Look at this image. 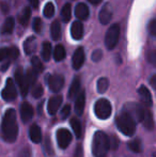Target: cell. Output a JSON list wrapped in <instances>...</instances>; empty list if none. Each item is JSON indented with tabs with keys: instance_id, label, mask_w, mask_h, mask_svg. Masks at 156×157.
I'll use <instances>...</instances> for the list:
<instances>
[{
	"instance_id": "obj_12",
	"label": "cell",
	"mask_w": 156,
	"mask_h": 157,
	"mask_svg": "<svg viewBox=\"0 0 156 157\" xmlns=\"http://www.w3.org/2000/svg\"><path fill=\"white\" fill-rule=\"evenodd\" d=\"M85 63V50L82 47H78L75 50L72 59V64H73L74 70H79Z\"/></svg>"
},
{
	"instance_id": "obj_39",
	"label": "cell",
	"mask_w": 156,
	"mask_h": 157,
	"mask_svg": "<svg viewBox=\"0 0 156 157\" xmlns=\"http://www.w3.org/2000/svg\"><path fill=\"white\" fill-rule=\"evenodd\" d=\"M44 150H45L46 152H47V154L48 155H54V150H52V147H51V144H50V140H49V138H46V141H45V145H44Z\"/></svg>"
},
{
	"instance_id": "obj_25",
	"label": "cell",
	"mask_w": 156,
	"mask_h": 157,
	"mask_svg": "<svg viewBox=\"0 0 156 157\" xmlns=\"http://www.w3.org/2000/svg\"><path fill=\"white\" fill-rule=\"evenodd\" d=\"M142 123H143L144 127L146 129H153L154 127V121H153V117H152V113L149 109L146 110V113H144V117H143V120H142Z\"/></svg>"
},
{
	"instance_id": "obj_36",
	"label": "cell",
	"mask_w": 156,
	"mask_h": 157,
	"mask_svg": "<svg viewBox=\"0 0 156 157\" xmlns=\"http://www.w3.org/2000/svg\"><path fill=\"white\" fill-rule=\"evenodd\" d=\"M70 113H71V106L70 105H65L64 107L61 109V118L63 119V120H65V119L67 118V117H70Z\"/></svg>"
},
{
	"instance_id": "obj_4",
	"label": "cell",
	"mask_w": 156,
	"mask_h": 157,
	"mask_svg": "<svg viewBox=\"0 0 156 157\" xmlns=\"http://www.w3.org/2000/svg\"><path fill=\"white\" fill-rule=\"evenodd\" d=\"M94 112H95L96 117L101 120L108 119L111 116V112H112V107H111L110 101L106 98H100L95 103Z\"/></svg>"
},
{
	"instance_id": "obj_11",
	"label": "cell",
	"mask_w": 156,
	"mask_h": 157,
	"mask_svg": "<svg viewBox=\"0 0 156 157\" xmlns=\"http://www.w3.org/2000/svg\"><path fill=\"white\" fill-rule=\"evenodd\" d=\"M34 114V110H33V107L30 105L29 103L27 101H24L21 106V121L24 123H27L29 122L30 120L32 119Z\"/></svg>"
},
{
	"instance_id": "obj_32",
	"label": "cell",
	"mask_w": 156,
	"mask_h": 157,
	"mask_svg": "<svg viewBox=\"0 0 156 157\" xmlns=\"http://www.w3.org/2000/svg\"><path fill=\"white\" fill-rule=\"evenodd\" d=\"M31 64H32V68H33V70L36 71V72L38 73V74H40V73L43 72L44 65H43L42 61L40 60L38 57H32V59H31Z\"/></svg>"
},
{
	"instance_id": "obj_10",
	"label": "cell",
	"mask_w": 156,
	"mask_h": 157,
	"mask_svg": "<svg viewBox=\"0 0 156 157\" xmlns=\"http://www.w3.org/2000/svg\"><path fill=\"white\" fill-rule=\"evenodd\" d=\"M62 96L61 95H55V96L50 97L49 101H48V105H47V110L48 113L50 116H55L57 113V111L60 108L61 104H62Z\"/></svg>"
},
{
	"instance_id": "obj_7",
	"label": "cell",
	"mask_w": 156,
	"mask_h": 157,
	"mask_svg": "<svg viewBox=\"0 0 156 157\" xmlns=\"http://www.w3.org/2000/svg\"><path fill=\"white\" fill-rule=\"evenodd\" d=\"M1 96H2V98L6 101H14V99L16 98L17 90H16V87H15L14 81L11 78H9L8 80H6V87H4V89L2 90V92H1Z\"/></svg>"
},
{
	"instance_id": "obj_18",
	"label": "cell",
	"mask_w": 156,
	"mask_h": 157,
	"mask_svg": "<svg viewBox=\"0 0 156 157\" xmlns=\"http://www.w3.org/2000/svg\"><path fill=\"white\" fill-rule=\"evenodd\" d=\"M85 104H86V95L85 92L80 91L76 97L75 101V111L78 116H81L83 113V109H85Z\"/></svg>"
},
{
	"instance_id": "obj_46",
	"label": "cell",
	"mask_w": 156,
	"mask_h": 157,
	"mask_svg": "<svg viewBox=\"0 0 156 157\" xmlns=\"http://www.w3.org/2000/svg\"><path fill=\"white\" fill-rule=\"evenodd\" d=\"M150 83H151V86L156 90V75L152 76V78H151V80H150Z\"/></svg>"
},
{
	"instance_id": "obj_22",
	"label": "cell",
	"mask_w": 156,
	"mask_h": 157,
	"mask_svg": "<svg viewBox=\"0 0 156 157\" xmlns=\"http://www.w3.org/2000/svg\"><path fill=\"white\" fill-rule=\"evenodd\" d=\"M30 17H31V9H30L29 6H27V8L24 9L21 14L18 15V21L23 26H27L30 21Z\"/></svg>"
},
{
	"instance_id": "obj_16",
	"label": "cell",
	"mask_w": 156,
	"mask_h": 157,
	"mask_svg": "<svg viewBox=\"0 0 156 157\" xmlns=\"http://www.w3.org/2000/svg\"><path fill=\"white\" fill-rule=\"evenodd\" d=\"M29 137L32 142L40 143L42 141V132L39 125L32 124L29 128Z\"/></svg>"
},
{
	"instance_id": "obj_20",
	"label": "cell",
	"mask_w": 156,
	"mask_h": 157,
	"mask_svg": "<svg viewBox=\"0 0 156 157\" xmlns=\"http://www.w3.org/2000/svg\"><path fill=\"white\" fill-rule=\"evenodd\" d=\"M24 49L26 55H31L36 50V39L34 36H30L24 43Z\"/></svg>"
},
{
	"instance_id": "obj_23",
	"label": "cell",
	"mask_w": 156,
	"mask_h": 157,
	"mask_svg": "<svg viewBox=\"0 0 156 157\" xmlns=\"http://www.w3.org/2000/svg\"><path fill=\"white\" fill-rule=\"evenodd\" d=\"M50 34H51L54 41H58L61 37V27L58 21H52L51 26H50Z\"/></svg>"
},
{
	"instance_id": "obj_37",
	"label": "cell",
	"mask_w": 156,
	"mask_h": 157,
	"mask_svg": "<svg viewBox=\"0 0 156 157\" xmlns=\"http://www.w3.org/2000/svg\"><path fill=\"white\" fill-rule=\"evenodd\" d=\"M103 58V52L101 49H96L93 52V54H92V60L94 61V62H98V61H101Z\"/></svg>"
},
{
	"instance_id": "obj_42",
	"label": "cell",
	"mask_w": 156,
	"mask_h": 157,
	"mask_svg": "<svg viewBox=\"0 0 156 157\" xmlns=\"http://www.w3.org/2000/svg\"><path fill=\"white\" fill-rule=\"evenodd\" d=\"M149 30H150L151 34L156 36V19L152 21L150 24H149Z\"/></svg>"
},
{
	"instance_id": "obj_33",
	"label": "cell",
	"mask_w": 156,
	"mask_h": 157,
	"mask_svg": "<svg viewBox=\"0 0 156 157\" xmlns=\"http://www.w3.org/2000/svg\"><path fill=\"white\" fill-rule=\"evenodd\" d=\"M128 147L134 152V153H140L142 151V144L141 141L136 139V140H133L128 143Z\"/></svg>"
},
{
	"instance_id": "obj_13",
	"label": "cell",
	"mask_w": 156,
	"mask_h": 157,
	"mask_svg": "<svg viewBox=\"0 0 156 157\" xmlns=\"http://www.w3.org/2000/svg\"><path fill=\"white\" fill-rule=\"evenodd\" d=\"M111 17H112V11H111V8H110V6H109V3H106L102 8V10H101V12H100V15H98L101 24H103V25L109 24L111 21Z\"/></svg>"
},
{
	"instance_id": "obj_19",
	"label": "cell",
	"mask_w": 156,
	"mask_h": 157,
	"mask_svg": "<svg viewBox=\"0 0 156 157\" xmlns=\"http://www.w3.org/2000/svg\"><path fill=\"white\" fill-rule=\"evenodd\" d=\"M79 92H80V79H79L78 77H75L73 82H72L71 87H70L67 96H69L70 99H74L78 95Z\"/></svg>"
},
{
	"instance_id": "obj_41",
	"label": "cell",
	"mask_w": 156,
	"mask_h": 157,
	"mask_svg": "<svg viewBox=\"0 0 156 157\" xmlns=\"http://www.w3.org/2000/svg\"><path fill=\"white\" fill-rule=\"evenodd\" d=\"M19 56V52L16 47H10V59L11 60H15L17 57Z\"/></svg>"
},
{
	"instance_id": "obj_43",
	"label": "cell",
	"mask_w": 156,
	"mask_h": 157,
	"mask_svg": "<svg viewBox=\"0 0 156 157\" xmlns=\"http://www.w3.org/2000/svg\"><path fill=\"white\" fill-rule=\"evenodd\" d=\"M109 141H110V147H112V150H116L118 147L119 145V140L117 137H112L111 138V140L109 139Z\"/></svg>"
},
{
	"instance_id": "obj_38",
	"label": "cell",
	"mask_w": 156,
	"mask_h": 157,
	"mask_svg": "<svg viewBox=\"0 0 156 157\" xmlns=\"http://www.w3.org/2000/svg\"><path fill=\"white\" fill-rule=\"evenodd\" d=\"M32 27H33V30H34V31H36V33H40V32H41V29H42V21H41V18H39V17L34 18L33 25H32Z\"/></svg>"
},
{
	"instance_id": "obj_47",
	"label": "cell",
	"mask_w": 156,
	"mask_h": 157,
	"mask_svg": "<svg viewBox=\"0 0 156 157\" xmlns=\"http://www.w3.org/2000/svg\"><path fill=\"white\" fill-rule=\"evenodd\" d=\"M88 1L90 2V3H92V4H98V3H101L102 2V0H88Z\"/></svg>"
},
{
	"instance_id": "obj_27",
	"label": "cell",
	"mask_w": 156,
	"mask_h": 157,
	"mask_svg": "<svg viewBox=\"0 0 156 157\" xmlns=\"http://www.w3.org/2000/svg\"><path fill=\"white\" fill-rule=\"evenodd\" d=\"M61 16H62V21L64 23H69L72 16V6L70 3H65L63 6L62 10H61Z\"/></svg>"
},
{
	"instance_id": "obj_40",
	"label": "cell",
	"mask_w": 156,
	"mask_h": 157,
	"mask_svg": "<svg viewBox=\"0 0 156 157\" xmlns=\"http://www.w3.org/2000/svg\"><path fill=\"white\" fill-rule=\"evenodd\" d=\"M148 60L149 62L156 67V50H152L148 54Z\"/></svg>"
},
{
	"instance_id": "obj_6",
	"label": "cell",
	"mask_w": 156,
	"mask_h": 157,
	"mask_svg": "<svg viewBox=\"0 0 156 157\" xmlns=\"http://www.w3.org/2000/svg\"><path fill=\"white\" fill-rule=\"evenodd\" d=\"M15 80H16L17 85L19 87V90H21V93L23 96H26L29 92L30 89V85L28 82L27 78H26V75L24 74L23 68L19 66V67L16 68L15 71Z\"/></svg>"
},
{
	"instance_id": "obj_44",
	"label": "cell",
	"mask_w": 156,
	"mask_h": 157,
	"mask_svg": "<svg viewBox=\"0 0 156 157\" xmlns=\"http://www.w3.org/2000/svg\"><path fill=\"white\" fill-rule=\"evenodd\" d=\"M0 9H1L2 12H3L4 14H6V13H8V11H9V6L6 3V2L2 1L1 3H0Z\"/></svg>"
},
{
	"instance_id": "obj_5",
	"label": "cell",
	"mask_w": 156,
	"mask_h": 157,
	"mask_svg": "<svg viewBox=\"0 0 156 157\" xmlns=\"http://www.w3.org/2000/svg\"><path fill=\"white\" fill-rule=\"evenodd\" d=\"M120 26L119 24H115L108 29L105 36V45L108 49H113L119 42L120 37Z\"/></svg>"
},
{
	"instance_id": "obj_26",
	"label": "cell",
	"mask_w": 156,
	"mask_h": 157,
	"mask_svg": "<svg viewBox=\"0 0 156 157\" xmlns=\"http://www.w3.org/2000/svg\"><path fill=\"white\" fill-rule=\"evenodd\" d=\"M65 56H67V52H65V49L64 47H63L62 45H57L56 47H55V50H54V58L56 61H62L64 60Z\"/></svg>"
},
{
	"instance_id": "obj_15",
	"label": "cell",
	"mask_w": 156,
	"mask_h": 157,
	"mask_svg": "<svg viewBox=\"0 0 156 157\" xmlns=\"http://www.w3.org/2000/svg\"><path fill=\"white\" fill-rule=\"evenodd\" d=\"M71 34L72 37L74 40H79L82 39V35H83V26L80 21H74L72 24V27H71Z\"/></svg>"
},
{
	"instance_id": "obj_2",
	"label": "cell",
	"mask_w": 156,
	"mask_h": 157,
	"mask_svg": "<svg viewBox=\"0 0 156 157\" xmlns=\"http://www.w3.org/2000/svg\"><path fill=\"white\" fill-rule=\"evenodd\" d=\"M110 149V141L104 132H96L92 140V152L95 157H105Z\"/></svg>"
},
{
	"instance_id": "obj_28",
	"label": "cell",
	"mask_w": 156,
	"mask_h": 157,
	"mask_svg": "<svg viewBox=\"0 0 156 157\" xmlns=\"http://www.w3.org/2000/svg\"><path fill=\"white\" fill-rule=\"evenodd\" d=\"M109 87V81L107 78L105 77H102L97 80V83H96V88H97L98 93H105L107 91Z\"/></svg>"
},
{
	"instance_id": "obj_14",
	"label": "cell",
	"mask_w": 156,
	"mask_h": 157,
	"mask_svg": "<svg viewBox=\"0 0 156 157\" xmlns=\"http://www.w3.org/2000/svg\"><path fill=\"white\" fill-rule=\"evenodd\" d=\"M138 93H139L141 101L143 103V105L146 106V107H151V106H152V104H153L152 95H151V92L149 91V89L146 86H141V87L138 89Z\"/></svg>"
},
{
	"instance_id": "obj_30",
	"label": "cell",
	"mask_w": 156,
	"mask_h": 157,
	"mask_svg": "<svg viewBox=\"0 0 156 157\" xmlns=\"http://www.w3.org/2000/svg\"><path fill=\"white\" fill-rule=\"evenodd\" d=\"M71 125H72V128H73L74 132H75L76 137L77 138H80L81 137V124H80V121L76 118H73L71 120Z\"/></svg>"
},
{
	"instance_id": "obj_24",
	"label": "cell",
	"mask_w": 156,
	"mask_h": 157,
	"mask_svg": "<svg viewBox=\"0 0 156 157\" xmlns=\"http://www.w3.org/2000/svg\"><path fill=\"white\" fill-rule=\"evenodd\" d=\"M42 59L44 61H49L50 57H51V45L49 42H44L43 46H42V52H41Z\"/></svg>"
},
{
	"instance_id": "obj_45",
	"label": "cell",
	"mask_w": 156,
	"mask_h": 157,
	"mask_svg": "<svg viewBox=\"0 0 156 157\" xmlns=\"http://www.w3.org/2000/svg\"><path fill=\"white\" fill-rule=\"evenodd\" d=\"M29 2H30V4H31L32 8L36 9L39 6V0H29Z\"/></svg>"
},
{
	"instance_id": "obj_31",
	"label": "cell",
	"mask_w": 156,
	"mask_h": 157,
	"mask_svg": "<svg viewBox=\"0 0 156 157\" xmlns=\"http://www.w3.org/2000/svg\"><path fill=\"white\" fill-rule=\"evenodd\" d=\"M44 16L47 17V18H51L55 15V6L52 2H47L44 6Z\"/></svg>"
},
{
	"instance_id": "obj_34",
	"label": "cell",
	"mask_w": 156,
	"mask_h": 157,
	"mask_svg": "<svg viewBox=\"0 0 156 157\" xmlns=\"http://www.w3.org/2000/svg\"><path fill=\"white\" fill-rule=\"evenodd\" d=\"M43 93H44V89L42 87V85L38 83V85H34L32 87V96L34 98H40L43 95Z\"/></svg>"
},
{
	"instance_id": "obj_9",
	"label": "cell",
	"mask_w": 156,
	"mask_h": 157,
	"mask_svg": "<svg viewBox=\"0 0 156 157\" xmlns=\"http://www.w3.org/2000/svg\"><path fill=\"white\" fill-rule=\"evenodd\" d=\"M64 86V77L62 75H51L48 78V87L52 92H59Z\"/></svg>"
},
{
	"instance_id": "obj_8",
	"label": "cell",
	"mask_w": 156,
	"mask_h": 157,
	"mask_svg": "<svg viewBox=\"0 0 156 157\" xmlns=\"http://www.w3.org/2000/svg\"><path fill=\"white\" fill-rule=\"evenodd\" d=\"M57 141L61 149H67L72 141V134L70 132V130L65 128H60L57 130Z\"/></svg>"
},
{
	"instance_id": "obj_3",
	"label": "cell",
	"mask_w": 156,
	"mask_h": 157,
	"mask_svg": "<svg viewBox=\"0 0 156 157\" xmlns=\"http://www.w3.org/2000/svg\"><path fill=\"white\" fill-rule=\"evenodd\" d=\"M117 123L118 129L125 136H133L136 132V121L127 111L123 110L120 114L117 117Z\"/></svg>"
},
{
	"instance_id": "obj_1",
	"label": "cell",
	"mask_w": 156,
	"mask_h": 157,
	"mask_svg": "<svg viewBox=\"0 0 156 157\" xmlns=\"http://www.w3.org/2000/svg\"><path fill=\"white\" fill-rule=\"evenodd\" d=\"M2 138L6 142L13 143L18 136V125L16 122V111L14 109H8L4 113L1 125Z\"/></svg>"
},
{
	"instance_id": "obj_17",
	"label": "cell",
	"mask_w": 156,
	"mask_h": 157,
	"mask_svg": "<svg viewBox=\"0 0 156 157\" xmlns=\"http://www.w3.org/2000/svg\"><path fill=\"white\" fill-rule=\"evenodd\" d=\"M89 8H88L87 4L85 3H78L76 6V9H75V15L76 17L81 21H86V19L89 17Z\"/></svg>"
},
{
	"instance_id": "obj_21",
	"label": "cell",
	"mask_w": 156,
	"mask_h": 157,
	"mask_svg": "<svg viewBox=\"0 0 156 157\" xmlns=\"http://www.w3.org/2000/svg\"><path fill=\"white\" fill-rule=\"evenodd\" d=\"M14 26H15V21L13 17H8V18L4 21L3 25L1 28V33L2 34H9V33H12L14 30Z\"/></svg>"
},
{
	"instance_id": "obj_29",
	"label": "cell",
	"mask_w": 156,
	"mask_h": 157,
	"mask_svg": "<svg viewBox=\"0 0 156 157\" xmlns=\"http://www.w3.org/2000/svg\"><path fill=\"white\" fill-rule=\"evenodd\" d=\"M25 75H26V78H27L28 82H29L30 87H33V86L36 85V78H38V73H36L33 68H29Z\"/></svg>"
},
{
	"instance_id": "obj_35",
	"label": "cell",
	"mask_w": 156,
	"mask_h": 157,
	"mask_svg": "<svg viewBox=\"0 0 156 157\" xmlns=\"http://www.w3.org/2000/svg\"><path fill=\"white\" fill-rule=\"evenodd\" d=\"M6 59H10V48L2 47L0 48V62H2Z\"/></svg>"
}]
</instances>
